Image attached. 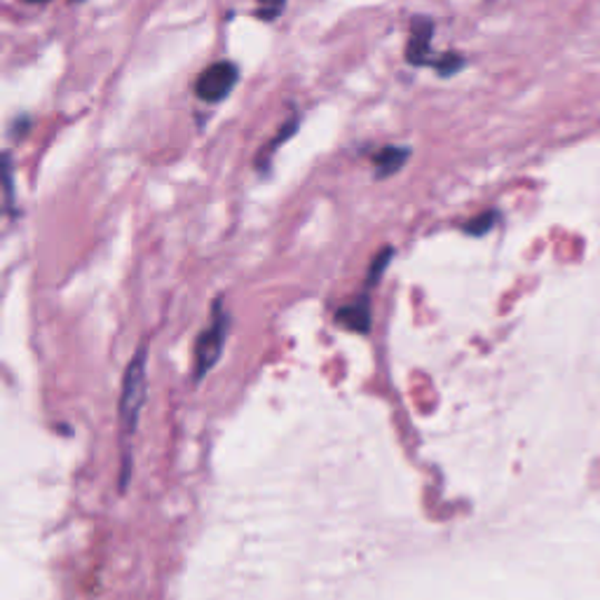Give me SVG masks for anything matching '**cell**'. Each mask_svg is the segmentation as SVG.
I'll use <instances>...</instances> for the list:
<instances>
[{"mask_svg":"<svg viewBox=\"0 0 600 600\" xmlns=\"http://www.w3.org/2000/svg\"><path fill=\"white\" fill-rule=\"evenodd\" d=\"M392 256H394V252L387 247V249H383L381 254H375V258H373V263H371V268H368V277H366V288L368 286H373V284H377V279H381L383 277V271L387 268V265H390V260H392Z\"/></svg>","mask_w":600,"mask_h":600,"instance_id":"cell-9","label":"cell"},{"mask_svg":"<svg viewBox=\"0 0 600 600\" xmlns=\"http://www.w3.org/2000/svg\"><path fill=\"white\" fill-rule=\"evenodd\" d=\"M237 80H239V71H237L235 63L216 61L209 66V69L199 73V78L195 82V95L209 104L224 101L235 90Z\"/></svg>","mask_w":600,"mask_h":600,"instance_id":"cell-3","label":"cell"},{"mask_svg":"<svg viewBox=\"0 0 600 600\" xmlns=\"http://www.w3.org/2000/svg\"><path fill=\"white\" fill-rule=\"evenodd\" d=\"M256 17L263 21H275L286 8V0H256Z\"/></svg>","mask_w":600,"mask_h":600,"instance_id":"cell-10","label":"cell"},{"mask_svg":"<svg viewBox=\"0 0 600 600\" xmlns=\"http://www.w3.org/2000/svg\"><path fill=\"white\" fill-rule=\"evenodd\" d=\"M434 69L443 76V78H449V76H455L462 66H464V57L458 55V52H446V55H441L434 59Z\"/></svg>","mask_w":600,"mask_h":600,"instance_id":"cell-7","label":"cell"},{"mask_svg":"<svg viewBox=\"0 0 600 600\" xmlns=\"http://www.w3.org/2000/svg\"><path fill=\"white\" fill-rule=\"evenodd\" d=\"M71 3H85V0H71Z\"/></svg>","mask_w":600,"mask_h":600,"instance_id":"cell-12","label":"cell"},{"mask_svg":"<svg viewBox=\"0 0 600 600\" xmlns=\"http://www.w3.org/2000/svg\"><path fill=\"white\" fill-rule=\"evenodd\" d=\"M24 3H48V0H24Z\"/></svg>","mask_w":600,"mask_h":600,"instance_id":"cell-11","label":"cell"},{"mask_svg":"<svg viewBox=\"0 0 600 600\" xmlns=\"http://www.w3.org/2000/svg\"><path fill=\"white\" fill-rule=\"evenodd\" d=\"M336 319L347 326L350 331H360L366 333L371 328V303L366 296H362L360 301H352L347 305H343L338 309Z\"/></svg>","mask_w":600,"mask_h":600,"instance_id":"cell-6","label":"cell"},{"mask_svg":"<svg viewBox=\"0 0 600 600\" xmlns=\"http://www.w3.org/2000/svg\"><path fill=\"white\" fill-rule=\"evenodd\" d=\"M146 360H148V352L146 347H141L127 364V371L122 377L120 422H122V432L127 439L137 432L139 415L146 402Z\"/></svg>","mask_w":600,"mask_h":600,"instance_id":"cell-2","label":"cell"},{"mask_svg":"<svg viewBox=\"0 0 600 600\" xmlns=\"http://www.w3.org/2000/svg\"><path fill=\"white\" fill-rule=\"evenodd\" d=\"M411 158V148H399V146H385L373 155V167L377 179H387V176L396 174Z\"/></svg>","mask_w":600,"mask_h":600,"instance_id":"cell-5","label":"cell"},{"mask_svg":"<svg viewBox=\"0 0 600 600\" xmlns=\"http://www.w3.org/2000/svg\"><path fill=\"white\" fill-rule=\"evenodd\" d=\"M495 224H498V212H483V214H479L476 218H472L470 224L464 226V233H470L474 237H481L488 230H493Z\"/></svg>","mask_w":600,"mask_h":600,"instance_id":"cell-8","label":"cell"},{"mask_svg":"<svg viewBox=\"0 0 600 600\" xmlns=\"http://www.w3.org/2000/svg\"><path fill=\"white\" fill-rule=\"evenodd\" d=\"M432 36L434 21L430 17H413L411 21V40L406 48V59L413 66H432Z\"/></svg>","mask_w":600,"mask_h":600,"instance_id":"cell-4","label":"cell"},{"mask_svg":"<svg viewBox=\"0 0 600 600\" xmlns=\"http://www.w3.org/2000/svg\"><path fill=\"white\" fill-rule=\"evenodd\" d=\"M228 328H230V315L224 307V303L216 301L212 309V319L207 328L199 333V338L195 343V360H193V377L195 383L203 381V377L214 368L218 362L220 352H224L226 338H228Z\"/></svg>","mask_w":600,"mask_h":600,"instance_id":"cell-1","label":"cell"}]
</instances>
